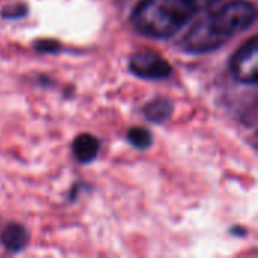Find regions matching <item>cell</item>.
Segmentation results:
<instances>
[{
	"label": "cell",
	"instance_id": "obj_1",
	"mask_svg": "<svg viewBox=\"0 0 258 258\" xmlns=\"http://www.w3.org/2000/svg\"><path fill=\"white\" fill-rule=\"evenodd\" d=\"M195 15L184 0H142L132 14L135 29L150 38L174 36Z\"/></svg>",
	"mask_w": 258,
	"mask_h": 258
},
{
	"label": "cell",
	"instance_id": "obj_2",
	"mask_svg": "<svg viewBox=\"0 0 258 258\" xmlns=\"http://www.w3.org/2000/svg\"><path fill=\"white\" fill-rule=\"evenodd\" d=\"M257 17L255 6L246 0H234L210 15L215 29L230 39L233 35L248 29Z\"/></svg>",
	"mask_w": 258,
	"mask_h": 258
},
{
	"label": "cell",
	"instance_id": "obj_3",
	"mask_svg": "<svg viewBox=\"0 0 258 258\" xmlns=\"http://www.w3.org/2000/svg\"><path fill=\"white\" fill-rule=\"evenodd\" d=\"M227 41L228 39L215 29L209 15L190 27L181 39V47L189 53H209L219 48Z\"/></svg>",
	"mask_w": 258,
	"mask_h": 258
},
{
	"label": "cell",
	"instance_id": "obj_4",
	"mask_svg": "<svg viewBox=\"0 0 258 258\" xmlns=\"http://www.w3.org/2000/svg\"><path fill=\"white\" fill-rule=\"evenodd\" d=\"M258 41L257 36H252L249 41H246L231 57L230 70L233 77L246 85L257 83L258 74Z\"/></svg>",
	"mask_w": 258,
	"mask_h": 258
},
{
	"label": "cell",
	"instance_id": "obj_5",
	"mask_svg": "<svg viewBox=\"0 0 258 258\" xmlns=\"http://www.w3.org/2000/svg\"><path fill=\"white\" fill-rule=\"evenodd\" d=\"M128 68L135 76L151 80L166 79L172 73L169 62L153 50H141L133 53L128 60Z\"/></svg>",
	"mask_w": 258,
	"mask_h": 258
},
{
	"label": "cell",
	"instance_id": "obj_6",
	"mask_svg": "<svg viewBox=\"0 0 258 258\" xmlns=\"http://www.w3.org/2000/svg\"><path fill=\"white\" fill-rule=\"evenodd\" d=\"M100 150V142L95 136L89 135V133H82L79 135L74 142H73V153L74 157L80 162V163H89L92 162Z\"/></svg>",
	"mask_w": 258,
	"mask_h": 258
},
{
	"label": "cell",
	"instance_id": "obj_7",
	"mask_svg": "<svg viewBox=\"0 0 258 258\" xmlns=\"http://www.w3.org/2000/svg\"><path fill=\"white\" fill-rule=\"evenodd\" d=\"M0 240L8 251L20 252L26 248V245L29 242V236H27V231L23 225L8 224L0 233Z\"/></svg>",
	"mask_w": 258,
	"mask_h": 258
},
{
	"label": "cell",
	"instance_id": "obj_8",
	"mask_svg": "<svg viewBox=\"0 0 258 258\" xmlns=\"http://www.w3.org/2000/svg\"><path fill=\"white\" fill-rule=\"evenodd\" d=\"M174 110V106L169 100L166 98H157L145 106V116L156 124L165 122Z\"/></svg>",
	"mask_w": 258,
	"mask_h": 258
},
{
	"label": "cell",
	"instance_id": "obj_9",
	"mask_svg": "<svg viewBox=\"0 0 258 258\" xmlns=\"http://www.w3.org/2000/svg\"><path fill=\"white\" fill-rule=\"evenodd\" d=\"M127 141L138 150H147L153 144V136L144 127H133L127 132Z\"/></svg>",
	"mask_w": 258,
	"mask_h": 258
},
{
	"label": "cell",
	"instance_id": "obj_10",
	"mask_svg": "<svg viewBox=\"0 0 258 258\" xmlns=\"http://www.w3.org/2000/svg\"><path fill=\"white\" fill-rule=\"evenodd\" d=\"M27 14V6L18 3V5H8L2 9L3 18H21Z\"/></svg>",
	"mask_w": 258,
	"mask_h": 258
},
{
	"label": "cell",
	"instance_id": "obj_11",
	"mask_svg": "<svg viewBox=\"0 0 258 258\" xmlns=\"http://www.w3.org/2000/svg\"><path fill=\"white\" fill-rule=\"evenodd\" d=\"M190 8H192V11L197 14V12H200V11H204V9H209L210 6H213V5H216L219 0H184Z\"/></svg>",
	"mask_w": 258,
	"mask_h": 258
},
{
	"label": "cell",
	"instance_id": "obj_12",
	"mask_svg": "<svg viewBox=\"0 0 258 258\" xmlns=\"http://www.w3.org/2000/svg\"><path fill=\"white\" fill-rule=\"evenodd\" d=\"M35 47H36L38 51H56L59 48V44L54 42V41H50V39L48 41L42 39V41H38L35 44Z\"/></svg>",
	"mask_w": 258,
	"mask_h": 258
}]
</instances>
